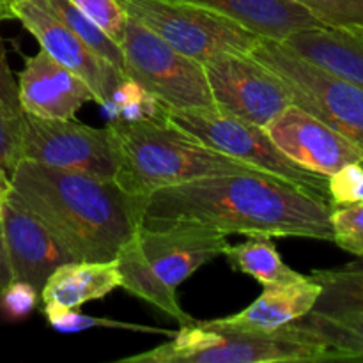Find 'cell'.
I'll return each mask as SVG.
<instances>
[{"label": "cell", "mask_w": 363, "mask_h": 363, "mask_svg": "<svg viewBox=\"0 0 363 363\" xmlns=\"http://www.w3.org/2000/svg\"><path fill=\"white\" fill-rule=\"evenodd\" d=\"M133 199L138 225L191 223L223 234L333 241L332 204L272 174L201 177Z\"/></svg>", "instance_id": "obj_1"}, {"label": "cell", "mask_w": 363, "mask_h": 363, "mask_svg": "<svg viewBox=\"0 0 363 363\" xmlns=\"http://www.w3.org/2000/svg\"><path fill=\"white\" fill-rule=\"evenodd\" d=\"M11 201L30 211L74 261H113L137 229L133 199L113 179L21 160Z\"/></svg>", "instance_id": "obj_2"}, {"label": "cell", "mask_w": 363, "mask_h": 363, "mask_svg": "<svg viewBox=\"0 0 363 363\" xmlns=\"http://www.w3.org/2000/svg\"><path fill=\"white\" fill-rule=\"evenodd\" d=\"M108 128L117 152L113 181L130 197H147L162 188L201 177L259 170L215 151L169 119L110 121Z\"/></svg>", "instance_id": "obj_3"}, {"label": "cell", "mask_w": 363, "mask_h": 363, "mask_svg": "<svg viewBox=\"0 0 363 363\" xmlns=\"http://www.w3.org/2000/svg\"><path fill=\"white\" fill-rule=\"evenodd\" d=\"M227 234L191 223L151 227L137 225L117 255L121 287L147 301L181 326L194 319L177 300V287L199 268L223 255Z\"/></svg>", "instance_id": "obj_4"}, {"label": "cell", "mask_w": 363, "mask_h": 363, "mask_svg": "<svg viewBox=\"0 0 363 363\" xmlns=\"http://www.w3.org/2000/svg\"><path fill=\"white\" fill-rule=\"evenodd\" d=\"M337 362L325 342L298 325L275 332H220L195 321L169 342L121 358L119 363H294Z\"/></svg>", "instance_id": "obj_5"}, {"label": "cell", "mask_w": 363, "mask_h": 363, "mask_svg": "<svg viewBox=\"0 0 363 363\" xmlns=\"http://www.w3.org/2000/svg\"><path fill=\"white\" fill-rule=\"evenodd\" d=\"M250 55L282 80L294 105L339 131L363 152V89L315 66L275 39L262 38Z\"/></svg>", "instance_id": "obj_6"}, {"label": "cell", "mask_w": 363, "mask_h": 363, "mask_svg": "<svg viewBox=\"0 0 363 363\" xmlns=\"http://www.w3.org/2000/svg\"><path fill=\"white\" fill-rule=\"evenodd\" d=\"M126 14L174 50L204 64L218 53L250 55L261 35L238 21L183 0H119Z\"/></svg>", "instance_id": "obj_7"}, {"label": "cell", "mask_w": 363, "mask_h": 363, "mask_svg": "<svg viewBox=\"0 0 363 363\" xmlns=\"http://www.w3.org/2000/svg\"><path fill=\"white\" fill-rule=\"evenodd\" d=\"M123 73L169 110H216L204 64L183 55L128 16L123 41Z\"/></svg>", "instance_id": "obj_8"}, {"label": "cell", "mask_w": 363, "mask_h": 363, "mask_svg": "<svg viewBox=\"0 0 363 363\" xmlns=\"http://www.w3.org/2000/svg\"><path fill=\"white\" fill-rule=\"evenodd\" d=\"M167 117L215 151L330 201L328 177L308 172L291 162L262 126L234 119L218 110H169Z\"/></svg>", "instance_id": "obj_9"}, {"label": "cell", "mask_w": 363, "mask_h": 363, "mask_svg": "<svg viewBox=\"0 0 363 363\" xmlns=\"http://www.w3.org/2000/svg\"><path fill=\"white\" fill-rule=\"evenodd\" d=\"M21 160L113 179L117 152L112 131L71 119H43L21 113Z\"/></svg>", "instance_id": "obj_10"}, {"label": "cell", "mask_w": 363, "mask_h": 363, "mask_svg": "<svg viewBox=\"0 0 363 363\" xmlns=\"http://www.w3.org/2000/svg\"><path fill=\"white\" fill-rule=\"evenodd\" d=\"M218 112L262 126L293 105L289 91L269 67L245 53H218L204 62Z\"/></svg>", "instance_id": "obj_11"}, {"label": "cell", "mask_w": 363, "mask_h": 363, "mask_svg": "<svg viewBox=\"0 0 363 363\" xmlns=\"http://www.w3.org/2000/svg\"><path fill=\"white\" fill-rule=\"evenodd\" d=\"M14 20L35 38L43 50L57 62L77 73L94 92L96 103L106 105L124 73L92 52L73 30L66 27L41 0H9Z\"/></svg>", "instance_id": "obj_12"}, {"label": "cell", "mask_w": 363, "mask_h": 363, "mask_svg": "<svg viewBox=\"0 0 363 363\" xmlns=\"http://www.w3.org/2000/svg\"><path fill=\"white\" fill-rule=\"evenodd\" d=\"M264 130L291 162L319 176L330 177L347 163L363 162L353 142L294 103Z\"/></svg>", "instance_id": "obj_13"}, {"label": "cell", "mask_w": 363, "mask_h": 363, "mask_svg": "<svg viewBox=\"0 0 363 363\" xmlns=\"http://www.w3.org/2000/svg\"><path fill=\"white\" fill-rule=\"evenodd\" d=\"M16 84L21 110L43 119H71L85 103L96 101L87 82L43 48L25 57Z\"/></svg>", "instance_id": "obj_14"}, {"label": "cell", "mask_w": 363, "mask_h": 363, "mask_svg": "<svg viewBox=\"0 0 363 363\" xmlns=\"http://www.w3.org/2000/svg\"><path fill=\"white\" fill-rule=\"evenodd\" d=\"M0 211L13 280H23L41 291L59 266L74 261L30 211L11 199L0 202Z\"/></svg>", "instance_id": "obj_15"}, {"label": "cell", "mask_w": 363, "mask_h": 363, "mask_svg": "<svg viewBox=\"0 0 363 363\" xmlns=\"http://www.w3.org/2000/svg\"><path fill=\"white\" fill-rule=\"evenodd\" d=\"M321 296V286L305 275L289 284L264 286L261 296L238 314L213 321H199L220 332H275L307 315Z\"/></svg>", "instance_id": "obj_16"}, {"label": "cell", "mask_w": 363, "mask_h": 363, "mask_svg": "<svg viewBox=\"0 0 363 363\" xmlns=\"http://www.w3.org/2000/svg\"><path fill=\"white\" fill-rule=\"evenodd\" d=\"M121 287V272L113 261H71L59 266L41 289L45 312L77 311L101 300Z\"/></svg>", "instance_id": "obj_17"}, {"label": "cell", "mask_w": 363, "mask_h": 363, "mask_svg": "<svg viewBox=\"0 0 363 363\" xmlns=\"http://www.w3.org/2000/svg\"><path fill=\"white\" fill-rule=\"evenodd\" d=\"M223 14L261 38L284 41L291 34L323 25L296 0H183Z\"/></svg>", "instance_id": "obj_18"}, {"label": "cell", "mask_w": 363, "mask_h": 363, "mask_svg": "<svg viewBox=\"0 0 363 363\" xmlns=\"http://www.w3.org/2000/svg\"><path fill=\"white\" fill-rule=\"evenodd\" d=\"M284 45L328 73L363 89V32L319 25L291 34Z\"/></svg>", "instance_id": "obj_19"}, {"label": "cell", "mask_w": 363, "mask_h": 363, "mask_svg": "<svg viewBox=\"0 0 363 363\" xmlns=\"http://www.w3.org/2000/svg\"><path fill=\"white\" fill-rule=\"evenodd\" d=\"M294 325L325 342L337 362H363V311H311Z\"/></svg>", "instance_id": "obj_20"}, {"label": "cell", "mask_w": 363, "mask_h": 363, "mask_svg": "<svg viewBox=\"0 0 363 363\" xmlns=\"http://www.w3.org/2000/svg\"><path fill=\"white\" fill-rule=\"evenodd\" d=\"M223 255L230 268L252 277L262 286L296 282L305 277L284 262L277 245L269 236H248L243 243L229 245Z\"/></svg>", "instance_id": "obj_21"}, {"label": "cell", "mask_w": 363, "mask_h": 363, "mask_svg": "<svg viewBox=\"0 0 363 363\" xmlns=\"http://www.w3.org/2000/svg\"><path fill=\"white\" fill-rule=\"evenodd\" d=\"M308 277L321 286V296L312 311H363V255L340 268L314 269Z\"/></svg>", "instance_id": "obj_22"}, {"label": "cell", "mask_w": 363, "mask_h": 363, "mask_svg": "<svg viewBox=\"0 0 363 363\" xmlns=\"http://www.w3.org/2000/svg\"><path fill=\"white\" fill-rule=\"evenodd\" d=\"M69 30H73L89 48L99 57L112 62L113 66L123 71L124 59L119 43L113 41L108 34L101 30L91 18L82 13L71 0H41Z\"/></svg>", "instance_id": "obj_23"}, {"label": "cell", "mask_w": 363, "mask_h": 363, "mask_svg": "<svg viewBox=\"0 0 363 363\" xmlns=\"http://www.w3.org/2000/svg\"><path fill=\"white\" fill-rule=\"evenodd\" d=\"M108 112L110 121L119 123H138V121H167L169 108L151 92L131 78H124L103 105Z\"/></svg>", "instance_id": "obj_24"}, {"label": "cell", "mask_w": 363, "mask_h": 363, "mask_svg": "<svg viewBox=\"0 0 363 363\" xmlns=\"http://www.w3.org/2000/svg\"><path fill=\"white\" fill-rule=\"evenodd\" d=\"M48 325L59 333H78L87 332V330L94 328H117V330H131V332H142V333H152V335H167L172 337V330H162L155 328V326H144V325H133V323L116 321L110 318H94V315L80 314L77 311H53L45 312Z\"/></svg>", "instance_id": "obj_25"}, {"label": "cell", "mask_w": 363, "mask_h": 363, "mask_svg": "<svg viewBox=\"0 0 363 363\" xmlns=\"http://www.w3.org/2000/svg\"><path fill=\"white\" fill-rule=\"evenodd\" d=\"M323 25L363 30V0H296Z\"/></svg>", "instance_id": "obj_26"}, {"label": "cell", "mask_w": 363, "mask_h": 363, "mask_svg": "<svg viewBox=\"0 0 363 363\" xmlns=\"http://www.w3.org/2000/svg\"><path fill=\"white\" fill-rule=\"evenodd\" d=\"M333 243L344 252L363 255V202L347 206H332Z\"/></svg>", "instance_id": "obj_27"}, {"label": "cell", "mask_w": 363, "mask_h": 363, "mask_svg": "<svg viewBox=\"0 0 363 363\" xmlns=\"http://www.w3.org/2000/svg\"><path fill=\"white\" fill-rule=\"evenodd\" d=\"M328 197L332 206L363 202V162L347 163L328 177Z\"/></svg>", "instance_id": "obj_28"}, {"label": "cell", "mask_w": 363, "mask_h": 363, "mask_svg": "<svg viewBox=\"0 0 363 363\" xmlns=\"http://www.w3.org/2000/svg\"><path fill=\"white\" fill-rule=\"evenodd\" d=\"M41 291L23 280H11L0 293V311L11 321L28 318L38 308Z\"/></svg>", "instance_id": "obj_29"}, {"label": "cell", "mask_w": 363, "mask_h": 363, "mask_svg": "<svg viewBox=\"0 0 363 363\" xmlns=\"http://www.w3.org/2000/svg\"><path fill=\"white\" fill-rule=\"evenodd\" d=\"M21 117L0 112V163L11 172L21 162Z\"/></svg>", "instance_id": "obj_30"}, {"label": "cell", "mask_w": 363, "mask_h": 363, "mask_svg": "<svg viewBox=\"0 0 363 363\" xmlns=\"http://www.w3.org/2000/svg\"><path fill=\"white\" fill-rule=\"evenodd\" d=\"M0 112L11 117H21L23 113L18 98V84L2 48H0Z\"/></svg>", "instance_id": "obj_31"}, {"label": "cell", "mask_w": 363, "mask_h": 363, "mask_svg": "<svg viewBox=\"0 0 363 363\" xmlns=\"http://www.w3.org/2000/svg\"><path fill=\"white\" fill-rule=\"evenodd\" d=\"M13 280V273H11L9 257H7L6 248V238H4V227H2V211H0V293L4 287Z\"/></svg>", "instance_id": "obj_32"}, {"label": "cell", "mask_w": 363, "mask_h": 363, "mask_svg": "<svg viewBox=\"0 0 363 363\" xmlns=\"http://www.w3.org/2000/svg\"><path fill=\"white\" fill-rule=\"evenodd\" d=\"M11 194V176L6 167L0 163V202L6 201Z\"/></svg>", "instance_id": "obj_33"}, {"label": "cell", "mask_w": 363, "mask_h": 363, "mask_svg": "<svg viewBox=\"0 0 363 363\" xmlns=\"http://www.w3.org/2000/svg\"><path fill=\"white\" fill-rule=\"evenodd\" d=\"M2 20H14L9 0H0V21Z\"/></svg>", "instance_id": "obj_34"}, {"label": "cell", "mask_w": 363, "mask_h": 363, "mask_svg": "<svg viewBox=\"0 0 363 363\" xmlns=\"http://www.w3.org/2000/svg\"><path fill=\"white\" fill-rule=\"evenodd\" d=\"M362 32H363V30H362Z\"/></svg>", "instance_id": "obj_35"}]
</instances>
